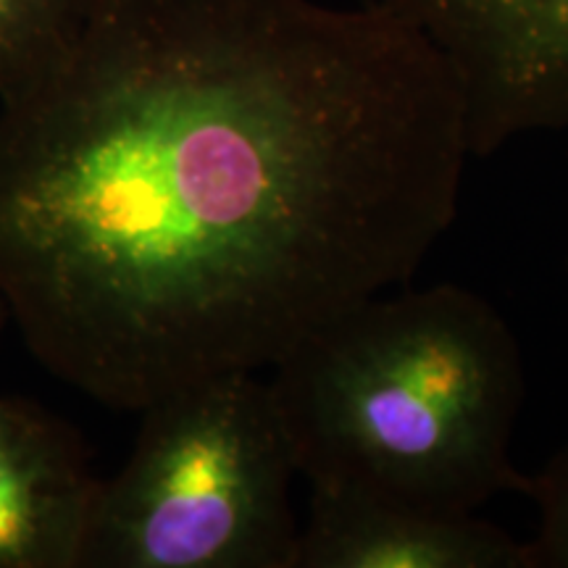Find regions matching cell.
Wrapping results in <instances>:
<instances>
[{
	"mask_svg": "<svg viewBox=\"0 0 568 568\" xmlns=\"http://www.w3.org/2000/svg\"><path fill=\"white\" fill-rule=\"evenodd\" d=\"M471 159L450 63L382 0H90L0 98V305L140 414L408 284Z\"/></svg>",
	"mask_w": 568,
	"mask_h": 568,
	"instance_id": "cell-1",
	"label": "cell"
},
{
	"mask_svg": "<svg viewBox=\"0 0 568 568\" xmlns=\"http://www.w3.org/2000/svg\"><path fill=\"white\" fill-rule=\"evenodd\" d=\"M268 372L308 485L445 514L524 495L527 471L510 456L521 351L506 318L471 290L376 293Z\"/></svg>",
	"mask_w": 568,
	"mask_h": 568,
	"instance_id": "cell-2",
	"label": "cell"
},
{
	"mask_svg": "<svg viewBox=\"0 0 568 568\" xmlns=\"http://www.w3.org/2000/svg\"><path fill=\"white\" fill-rule=\"evenodd\" d=\"M98 485L80 568H295V447L261 372L193 382L138 414Z\"/></svg>",
	"mask_w": 568,
	"mask_h": 568,
	"instance_id": "cell-3",
	"label": "cell"
},
{
	"mask_svg": "<svg viewBox=\"0 0 568 568\" xmlns=\"http://www.w3.org/2000/svg\"><path fill=\"white\" fill-rule=\"evenodd\" d=\"M382 3L450 63L474 159H487L521 134L568 130V0Z\"/></svg>",
	"mask_w": 568,
	"mask_h": 568,
	"instance_id": "cell-4",
	"label": "cell"
},
{
	"mask_svg": "<svg viewBox=\"0 0 568 568\" xmlns=\"http://www.w3.org/2000/svg\"><path fill=\"white\" fill-rule=\"evenodd\" d=\"M308 487L295 568H529L527 542L477 514Z\"/></svg>",
	"mask_w": 568,
	"mask_h": 568,
	"instance_id": "cell-5",
	"label": "cell"
},
{
	"mask_svg": "<svg viewBox=\"0 0 568 568\" xmlns=\"http://www.w3.org/2000/svg\"><path fill=\"white\" fill-rule=\"evenodd\" d=\"M98 485L67 422L0 395V568H80Z\"/></svg>",
	"mask_w": 568,
	"mask_h": 568,
	"instance_id": "cell-6",
	"label": "cell"
},
{
	"mask_svg": "<svg viewBox=\"0 0 568 568\" xmlns=\"http://www.w3.org/2000/svg\"><path fill=\"white\" fill-rule=\"evenodd\" d=\"M90 0H0V98L45 71L80 30Z\"/></svg>",
	"mask_w": 568,
	"mask_h": 568,
	"instance_id": "cell-7",
	"label": "cell"
},
{
	"mask_svg": "<svg viewBox=\"0 0 568 568\" xmlns=\"http://www.w3.org/2000/svg\"><path fill=\"white\" fill-rule=\"evenodd\" d=\"M524 495L537 506V535L527 542L529 568H568V439L545 466L527 474Z\"/></svg>",
	"mask_w": 568,
	"mask_h": 568,
	"instance_id": "cell-8",
	"label": "cell"
},
{
	"mask_svg": "<svg viewBox=\"0 0 568 568\" xmlns=\"http://www.w3.org/2000/svg\"><path fill=\"white\" fill-rule=\"evenodd\" d=\"M6 324H9V314H6V308H3V305H0V337H3Z\"/></svg>",
	"mask_w": 568,
	"mask_h": 568,
	"instance_id": "cell-9",
	"label": "cell"
}]
</instances>
